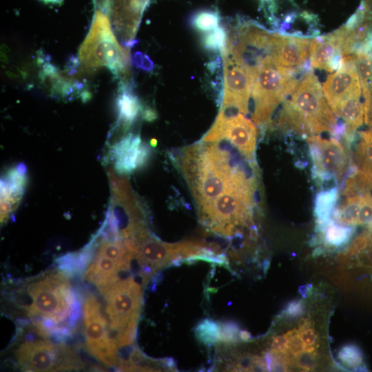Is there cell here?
<instances>
[{
    "label": "cell",
    "instance_id": "36",
    "mask_svg": "<svg viewBox=\"0 0 372 372\" xmlns=\"http://www.w3.org/2000/svg\"><path fill=\"white\" fill-rule=\"evenodd\" d=\"M313 286L311 284H306L300 285L298 287V291L301 295L302 298H306L310 296L312 292Z\"/></svg>",
    "mask_w": 372,
    "mask_h": 372
},
{
    "label": "cell",
    "instance_id": "8",
    "mask_svg": "<svg viewBox=\"0 0 372 372\" xmlns=\"http://www.w3.org/2000/svg\"><path fill=\"white\" fill-rule=\"evenodd\" d=\"M28 339L14 351L21 369L25 371H57L79 369L81 360L68 347L45 339Z\"/></svg>",
    "mask_w": 372,
    "mask_h": 372
},
{
    "label": "cell",
    "instance_id": "17",
    "mask_svg": "<svg viewBox=\"0 0 372 372\" xmlns=\"http://www.w3.org/2000/svg\"><path fill=\"white\" fill-rule=\"evenodd\" d=\"M116 106L118 121L127 128L134 123L141 110L138 97L125 84L119 90Z\"/></svg>",
    "mask_w": 372,
    "mask_h": 372
},
{
    "label": "cell",
    "instance_id": "35",
    "mask_svg": "<svg viewBox=\"0 0 372 372\" xmlns=\"http://www.w3.org/2000/svg\"><path fill=\"white\" fill-rule=\"evenodd\" d=\"M264 361L266 364L267 371H272V364L275 359V353L272 350L266 351L264 353Z\"/></svg>",
    "mask_w": 372,
    "mask_h": 372
},
{
    "label": "cell",
    "instance_id": "5",
    "mask_svg": "<svg viewBox=\"0 0 372 372\" xmlns=\"http://www.w3.org/2000/svg\"><path fill=\"white\" fill-rule=\"evenodd\" d=\"M298 71L276 65L271 59L258 68L254 79L251 115L256 125L267 123L276 107L291 95L299 83Z\"/></svg>",
    "mask_w": 372,
    "mask_h": 372
},
{
    "label": "cell",
    "instance_id": "9",
    "mask_svg": "<svg viewBox=\"0 0 372 372\" xmlns=\"http://www.w3.org/2000/svg\"><path fill=\"white\" fill-rule=\"evenodd\" d=\"M83 317L87 350L97 360L108 366L118 362V344L101 304L93 294H87L83 304Z\"/></svg>",
    "mask_w": 372,
    "mask_h": 372
},
{
    "label": "cell",
    "instance_id": "20",
    "mask_svg": "<svg viewBox=\"0 0 372 372\" xmlns=\"http://www.w3.org/2000/svg\"><path fill=\"white\" fill-rule=\"evenodd\" d=\"M362 91L372 90V52L353 54Z\"/></svg>",
    "mask_w": 372,
    "mask_h": 372
},
{
    "label": "cell",
    "instance_id": "4",
    "mask_svg": "<svg viewBox=\"0 0 372 372\" xmlns=\"http://www.w3.org/2000/svg\"><path fill=\"white\" fill-rule=\"evenodd\" d=\"M100 292L106 301L109 327L118 347L131 344L141 311V285L132 278L119 279Z\"/></svg>",
    "mask_w": 372,
    "mask_h": 372
},
{
    "label": "cell",
    "instance_id": "7",
    "mask_svg": "<svg viewBox=\"0 0 372 372\" xmlns=\"http://www.w3.org/2000/svg\"><path fill=\"white\" fill-rule=\"evenodd\" d=\"M79 59L87 68L106 66L114 74L126 68L127 53L118 43L103 11H95L90 32L80 47Z\"/></svg>",
    "mask_w": 372,
    "mask_h": 372
},
{
    "label": "cell",
    "instance_id": "6",
    "mask_svg": "<svg viewBox=\"0 0 372 372\" xmlns=\"http://www.w3.org/2000/svg\"><path fill=\"white\" fill-rule=\"evenodd\" d=\"M255 185L240 186L223 194L198 209L202 223L212 232L225 236L236 234L238 226L251 218Z\"/></svg>",
    "mask_w": 372,
    "mask_h": 372
},
{
    "label": "cell",
    "instance_id": "11",
    "mask_svg": "<svg viewBox=\"0 0 372 372\" xmlns=\"http://www.w3.org/2000/svg\"><path fill=\"white\" fill-rule=\"evenodd\" d=\"M313 170L320 179L344 178L349 167V158L342 144L336 138H325L318 135L307 137Z\"/></svg>",
    "mask_w": 372,
    "mask_h": 372
},
{
    "label": "cell",
    "instance_id": "12",
    "mask_svg": "<svg viewBox=\"0 0 372 372\" xmlns=\"http://www.w3.org/2000/svg\"><path fill=\"white\" fill-rule=\"evenodd\" d=\"M224 58V94L221 109L246 115L249 112L254 74L227 56Z\"/></svg>",
    "mask_w": 372,
    "mask_h": 372
},
{
    "label": "cell",
    "instance_id": "27",
    "mask_svg": "<svg viewBox=\"0 0 372 372\" xmlns=\"http://www.w3.org/2000/svg\"><path fill=\"white\" fill-rule=\"evenodd\" d=\"M220 336L218 341L226 343L238 341V327L234 322H227L220 324Z\"/></svg>",
    "mask_w": 372,
    "mask_h": 372
},
{
    "label": "cell",
    "instance_id": "40",
    "mask_svg": "<svg viewBox=\"0 0 372 372\" xmlns=\"http://www.w3.org/2000/svg\"><path fill=\"white\" fill-rule=\"evenodd\" d=\"M371 242V240H370V242L366 247L367 249V257H368V259L371 262V263H372V244H370Z\"/></svg>",
    "mask_w": 372,
    "mask_h": 372
},
{
    "label": "cell",
    "instance_id": "37",
    "mask_svg": "<svg viewBox=\"0 0 372 372\" xmlns=\"http://www.w3.org/2000/svg\"><path fill=\"white\" fill-rule=\"evenodd\" d=\"M239 338L244 342L249 341L251 339V335L248 331L240 330L239 331Z\"/></svg>",
    "mask_w": 372,
    "mask_h": 372
},
{
    "label": "cell",
    "instance_id": "13",
    "mask_svg": "<svg viewBox=\"0 0 372 372\" xmlns=\"http://www.w3.org/2000/svg\"><path fill=\"white\" fill-rule=\"evenodd\" d=\"M323 92L331 110L353 94L361 92L353 55L344 56L336 72L330 74L323 84Z\"/></svg>",
    "mask_w": 372,
    "mask_h": 372
},
{
    "label": "cell",
    "instance_id": "21",
    "mask_svg": "<svg viewBox=\"0 0 372 372\" xmlns=\"http://www.w3.org/2000/svg\"><path fill=\"white\" fill-rule=\"evenodd\" d=\"M338 358L348 368L354 371H366L363 353L358 346L355 344H347L339 349Z\"/></svg>",
    "mask_w": 372,
    "mask_h": 372
},
{
    "label": "cell",
    "instance_id": "32",
    "mask_svg": "<svg viewBox=\"0 0 372 372\" xmlns=\"http://www.w3.org/2000/svg\"><path fill=\"white\" fill-rule=\"evenodd\" d=\"M304 343L296 331L289 338L287 351L293 357L304 351Z\"/></svg>",
    "mask_w": 372,
    "mask_h": 372
},
{
    "label": "cell",
    "instance_id": "10",
    "mask_svg": "<svg viewBox=\"0 0 372 372\" xmlns=\"http://www.w3.org/2000/svg\"><path fill=\"white\" fill-rule=\"evenodd\" d=\"M227 141L247 161L255 158L257 129L245 115L226 116L219 112L211 128L204 136L205 143Z\"/></svg>",
    "mask_w": 372,
    "mask_h": 372
},
{
    "label": "cell",
    "instance_id": "39",
    "mask_svg": "<svg viewBox=\"0 0 372 372\" xmlns=\"http://www.w3.org/2000/svg\"><path fill=\"white\" fill-rule=\"evenodd\" d=\"M46 4L61 5L63 0H39Z\"/></svg>",
    "mask_w": 372,
    "mask_h": 372
},
{
    "label": "cell",
    "instance_id": "15",
    "mask_svg": "<svg viewBox=\"0 0 372 372\" xmlns=\"http://www.w3.org/2000/svg\"><path fill=\"white\" fill-rule=\"evenodd\" d=\"M349 34L344 25L332 32L312 39L309 45L310 64L314 68L333 72L342 59V46Z\"/></svg>",
    "mask_w": 372,
    "mask_h": 372
},
{
    "label": "cell",
    "instance_id": "14",
    "mask_svg": "<svg viewBox=\"0 0 372 372\" xmlns=\"http://www.w3.org/2000/svg\"><path fill=\"white\" fill-rule=\"evenodd\" d=\"M310 39L306 37L273 33L271 59L279 67L299 71H309L307 62Z\"/></svg>",
    "mask_w": 372,
    "mask_h": 372
},
{
    "label": "cell",
    "instance_id": "25",
    "mask_svg": "<svg viewBox=\"0 0 372 372\" xmlns=\"http://www.w3.org/2000/svg\"><path fill=\"white\" fill-rule=\"evenodd\" d=\"M196 332L198 338L203 343L213 344L219 340L220 325L206 319L197 326Z\"/></svg>",
    "mask_w": 372,
    "mask_h": 372
},
{
    "label": "cell",
    "instance_id": "18",
    "mask_svg": "<svg viewBox=\"0 0 372 372\" xmlns=\"http://www.w3.org/2000/svg\"><path fill=\"white\" fill-rule=\"evenodd\" d=\"M345 196L335 210L334 215L335 220L344 225H356L363 194L357 193Z\"/></svg>",
    "mask_w": 372,
    "mask_h": 372
},
{
    "label": "cell",
    "instance_id": "41",
    "mask_svg": "<svg viewBox=\"0 0 372 372\" xmlns=\"http://www.w3.org/2000/svg\"><path fill=\"white\" fill-rule=\"evenodd\" d=\"M150 144H151V145H152V147H155V146L156 145V144H157L156 140H155V139H152V140H151V142H150Z\"/></svg>",
    "mask_w": 372,
    "mask_h": 372
},
{
    "label": "cell",
    "instance_id": "23",
    "mask_svg": "<svg viewBox=\"0 0 372 372\" xmlns=\"http://www.w3.org/2000/svg\"><path fill=\"white\" fill-rule=\"evenodd\" d=\"M220 16L217 11L201 10L194 14L191 19L192 25L199 31H211L218 26Z\"/></svg>",
    "mask_w": 372,
    "mask_h": 372
},
{
    "label": "cell",
    "instance_id": "16",
    "mask_svg": "<svg viewBox=\"0 0 372 372\" xmlns=\"http://www.w3.org/2000/svg\"><path fill=\"white\" fill-rule=\"evenodd\" d=\"M151 149L141 141L138 135L130 134L110 149V158L120 174H127L142 167L149 160Z\"/></svg>",
    "mask_w": 372,
    "mask_h": 372
},
{
    "label": "cell",
    "instance_id": "22",
    "mask_svg": "<svg viewBox=\"0 0 372 372\" xmlns=\"http://www.w3.org/2000/svg\"><path fill=\"white\" fill-rule=\"evenodd\" d=\"M353 232L352 227L337 225L331 221L325 227V241L331 246L340 247L349 240Z\"/></svg>",
    "mask_w": 372,
    "mask_h": 372
},
{
    "label": "cell",
    "instance_id": "34",
    "mask_svg": "<svg viewBox=\"0 0 372 372\" xmlns=\"http://www.w3.org/2000/svg\"><path fill=\"white\" fill-rule=\"evenodd\" d=\"M298 333L306 346L313 345L316 342L318 336L315 329L312 327L304 329Z\"/></svg>",
    "mask_w": 372,
    "mask_h": 372
},
{
    "label": "cell",
    "instance_id": "42",
    "mask_svg": "<svg viewBox=\"0 0 372 372\" xmlns=\"http://www.w3.org/2000/svg\"><path fill=\"white\" fill-rule=\"evenodd\" d=\"M273 0H261L262 2H269V1H271Z\"/></svg>",
    "mask_w": 372,
    "mask_h": 372
},
{
    "label": "cell",
    "instance_id": "29",
    "mask_svg": "<svg viewBox=\"0 0 372 372\" xmlns=\"http://www.w3.org/2000/svg\"><path fill=\"white\" fill-rule=\"evenodd\" d=\"M316 352L309 353L302 351L294 357L296 358V365L298 368L304 371L313 370L316 364Z\"/></svg>",
    "mask_w": 372,
    "mask_h": 372
},
{
    "label": "cell",
    "instance_id": "31",
    "mask_svg": "<svg viewBox=\"0 0 372 372\" xmlns=\"http://www.w3.org/2000/svg\"><path fill=\"white\" fill-rule=\"evenodd\" d=\"M133 65L137 68L146 71H151L154 68V63L151 59L146 54L141 52H135L132 58Z\"/></svg>",
    "mask_w": 372,
    "mask_h": 372
},
{
    "label": "cell",
    "instance_id": "38",
    "mask_svg": "<svg viewBox=\"0 0 372 372\" xmlns=\"http://www.w3.org/2000/svg\"><path fill=\"white\" fill-rule=\"evenodd\" d=\"M143 116L146 120L152 121L156 118V114L152 110H146L143 112Z\"/></svg>",
    "mask_w": 372,
    "mask_h": 372
},
{
    "label": "cell",
    "instance_id": "30",
    "mask_svg": "<svg viewBox=\"0 0 372 372\" xmlns=\"http://www.w3.org/2000/svg\"><path fill=\"white\" fill-rule=\"evenodd\" d=\"M296 329H293L283 335L274 337L271 343V350L274 352H278L282 354L287 353V343L289 338L296 333Z\"/></svg>",
    "mask_w": 372,
    "mask_h": 372
},
{
    "label": "cell",
    "instance_id": "2",
    "mask_svg": "<svg viewBox=\"0 0 372 372\" xmlns=\"http://www.w3.org/2000/svg\"><path fill=\"white\" fill-rule=\"evenodd\" d=\"M26 292L30 300L25 306L27 315L33 320L37 331L68 335L77 319L79 302L65 272H48L32 280Z\"/></svg>",
    "mask_w": 372,
    "mask_h": 372
},
{
    "label": "cell",
    "instance_id": "28",
    "mask_svg": "<svg viewBox=\"0 0 372 372\" xmlns=\"http://www.w3.org/2000/svg\"><path fill=\"white\" fill-rule=\"evenodd\" d=\"M305 305L302 300H293L288 302L280 313V316L289 318H298L304 312Z\"/></svg>",
    "mask_w": 372,
    "mask_h": 372
},
{
    "label": "cell",
    "instance_id": "1",
    "mask_svg": "<svg viewBox=\"0 0 372 372\" xmlns=\"http://www.w3.org/2000/svg\"><path fill=\"white\" fill-rule=\"evenodd\" d=\"M186 147L180 169L193 194L198 209L236 187L254 185L253 179L233 156L217 142Z\"/></svg>",
    "mask_w": 372,
    "mask_h": 372
},
{
    "label": "cell",
    "instance_id": "19",
    "mask_svg": "<svg viewBox=\"0 0 372 372\" xmlns=\"http://www.w3.org/2000/svg\"><path fill=\"white\" fill-rule=\"evenodd\" d=\"M337 189L333 188L319 194L316 201L315 214L319 227L325 228L331 222L330 216L337 198Z\"/></svg>",
    "mask_w": 372,
    "mask_h": 372
},
{
    "label": "cell",
    "instance_id": "26",
    "mask_svg": "<svg viewBox=\"0 0 372 372\" xmlns=\"http://www.w3.org/2000/svg\"><path fill=\"white\" fill-rule=\"evenodd\" d=\"M362 194L363 198L357 225H372V196L368 193Z\"/></svg>",
    "mask_w": 372,
    "mask_h": 372
},
{
    "label": "cell",
    "instance_id": "3",
    "mask_svg": "<svg viewBox=\"0 0 372 372\" xmlns=\"http://www.w3.org/2000/svg\"><path fill=\"white\" fill-rule=\"evenodd\" d=\"M279 124L307 136L324 132L334 134L338 126L335 115L312 70L304 73L291 99L285 101Z\"/></svg>",
    "mask_w": 372,
    "mask_h": 372
},
{
    "label": "cell",
    "instance_id": "33",
    "mask_svg": "<svg viewBox=\"0 0 372 372\" xmlns=\"http://www.w3.org/2000/svg\"><path fill=\"white\" fill-rule=\"evenodd\" d=\"M364 96V118L365 123L372 127V90L362 91Z\"/></svg>",
    "mask_w": 372,
    "mask_h": 372
},
{
    "label": "cell",
    "instance_id": "24",
    "mask_svg": "<svg viewBox=\"0 0 372 372\" xmlns=\"http://www.w3.org/2000/svg\"><path fill=\"white\" fill-rule=\"evenodd\" d=\"M227 38L224 28L218 26L204 37L203 43L207 50L223 52L227 45Z\"/></svg>",
    "mask_w": 372,
    "mask_h": 372
}]
</instances>
